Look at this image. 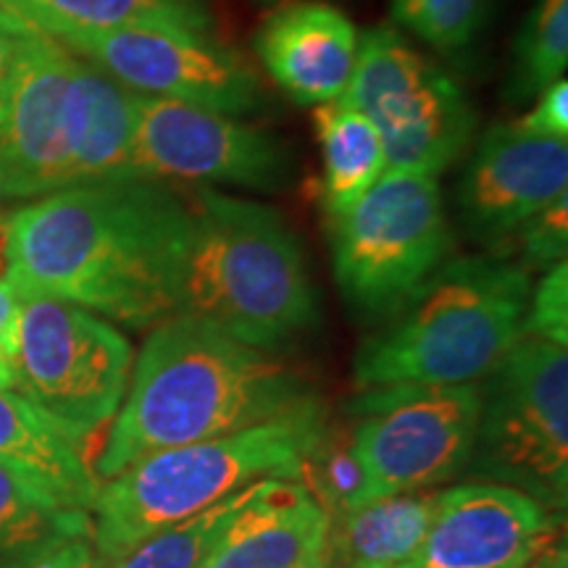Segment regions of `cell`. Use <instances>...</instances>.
I'll return each instance as SVG.
<instances>
[{
    "instance_id": "cell-1",
    "label": "cell",
    "mask_w": 568,
    "mask_h": 568,
    "mask_svg": "<svg viewBox=\"0 0 568 568\" xmlns=\"http://www.w3.org/2000/svg\"><path fill=\"white\" fill-rule=\"evenodd\" d=\"M190 205L161 182L116 180L42 195L9 216L6 280L130 329L180 314Z\"/></svg>"
},
{
    "instance_id": "cell-2",
    "label": "cell",
    "mask_w": 568,
    "mask_h": 568,
    "mask_svg": "<svg viewBox=\"0 0 568 568\" xmlns=\"http://www.w3.org/2000/svg\"><path fill=\"white\" fill-rule=\"evenodd\" d=\"M295 374L201 316L155 324L98 456L105 481L134 460L268 422L305 400Z\"/></svg>"
},
{
    "instance_id": "cell-3",
    "label": "cell",
    "mask_w": 568,
    "mask_h": 568,
    "mask_svg": "<svg viewBox=\"0 0 568 568\" xmlns=\"http://www.w3.org/2000/svg\"><path fill=\"white\" fill-rule=\"evenodd\" d=\"M132 130L134 92L30 27L0 88L3 197L132 180Z\"/></svg>"
},
{
    "instance_id": "cell-4",
    "label": "cell",
    "mask_w": 568,
    "mask_h": 568,
    "mask_svg": "<svg viewBox=\"0 0 568 568\" xmlns=\"http://www.w3.org/2000/svg\"><path fill=\"white\" fill-rule=\"evenodd\" d=\"M180 314L264 353L305 335L318 322V295L297 234L268 205L197 190Z\"/></svg>"
},
{
    "instance_id": "cell-5",
    "label": "cell",
    "mask_w": 568,
    "mask_h": 568,
    "mask_svg": "<svg viewBox=\"0 0 568 568\" xmlns=\"http://www.w3.org/2000/svg\"><path fill=\"white\" fill-rule=\"evenodd\" d=\"M314 397L268 422L134 460L98 487L90 508V542L105 566L142 539L216 506L253 481L297 479L301 464L326 432Z\"/></svg>"
},
{
    "instance_id": "cell-6",
    "label": "cell",
    "mask_w": 568,
    "mask_h": 568,
    "mask_svg": "<svg viewBox=\"0 0 568 568\" xmlns=\"http://www.w3.org/2000/svg\"><path fill=\"white\" fill-rule=\"evenodd\" d=\"M531 282L497 258L445 264L414 303L355 355V385H474L521 337Z\"/></svg>"
},
{
    "instance_id": "cell-7",
    "label": "cell",
    "mask_w": 568,
    "mask_h": 568,
    "mask_svg": "<svg viewBox=\"0 0 568 568\" xmlns=\"http://www.w3.org/2000/svg\"><path fill=\"white\" fill-rule=\"evenodd\" d=\"M332 222L335 280L347 301L372 318L400 316L453 247L443 190L429 174L387 169Z\"/></svg>"
},
{
    "instance_id": "cell-8",
    "label": "cell",
    "mask_w": 568,
    "mask_h": 568,
    "mask_svg": "<svg viewBox=\"0 0 568 568\" xmlns=\"http://www.w3.org/2000/svg\"><path fill=\"white\" fill-rule=\"evenodd\" d=\"M19 297L13 393L80 447L122 406L134 364L130 339L74 303Z\"/></svg>"
},
{
    "instance_id": "cell-9",
    "label": "cell",
    "mask_w": 568,
    "mask_h": 568,
    "mask_svg": "<svg viewBox=\"0 0 568 568\" xmlns=\"http://www.w3.org/2000/svg\"><path fill=\"white\" fill-rule=\"evenodd\" d=\"M481 393L474 466L552 514L568 500V353L521 335Z\"/></svg>"
},
{
    "instance_id": "cell-10",
    "label": "cell",
    "mask_w": 568,
    "mask_h": 568,
    "mask_svg": "<svg viewBox=\"0 0 568 568\" xmlns=\"http://www.w3.org/2000/svg\"><path fill=\"white\" fill-rule=\"evenodd\" d=\"M345 98L376 126L387 169L439 176L468 151L477 111L466 90L393 27L358 34Z\"/></svg>"
},
{
    "instance_id": "cell-11",
    "label": "cell",
    "mask_w": 568,
    "mask_h": 568,
    "mask_svg": "<svg viewBox=\"0 0 568 568\" xmlns=\"http://www.w3.org/2000/svg\"><path fill=\"white\" fill-rule=\"evenodd\" d=\"M347 429L364 474V503L422 493L471 460L481 414L477 385L372 387L351 406ZM361 503V506H364Z\"/></svg>"
},
{
    "instance_id": "cell-12",
    "label": "cell",
    "mask_w": 568,
    "mask_h": 568,
    "mask_svg": "<svg viewBox=\"0 0 568 568\" xmlns=\"http://www.w3.org/2000/svg\"><path fill=\"white\" fill-rule=\"evenodd\" d=\"M295 153L276 134L230 113L134 92L132 180L284 190Z\"/></svg>"
},
{
    "instance_id": "cell-13",
    "label": "cell",
    "mask_w": 568,
    "mask_h": 568,
    "mask_svg": "<svg viewBox=\"0 0 568 568\" xmlns=\"http://www.w3.org/2000/svg\"><path fill=\"white\" fill-rule=\"evenodd\" d=\"M67 48L140 95L169 98L230 116L258 111L264 103L251 63L205 32L130 27L67 42Z\"/></svg>"
},
{
    "instance_id": "cell-14",
    "label": "cell",
    "mask_w": 568,
    "mask_h": 568,
    "mask_svg": "<svg viewBox=\"0 0 568 568\" xmlns=\"http://www.w3.org/2000/svg\"><path fill=\"white\" fill-rule=\"evenodd\" d=\"M556 539V516L506 485H460L437 497L429 529L400 568H527Z\"/></svg>"
},
{
    "instance_id": "cell-15",
    "label": "cell",
    "mask_w": 568,
    "mask_h": 568,
    "mask_svg": "<svg viewBox=\"0 0 568 568\" xmlns=\"http://www.w3.org/2000/svg\"><path fill=\"white\" fill-rule=\"evenodd\" d=\"M568 193V142L495 124L477 142L458 184V211L479 243H500Z\"/></svg>"
},
{
    "instance_id": "cell-16",
    "label": "cell",
    "mask_w": 568,
    "mask_h": 568,
    "mask_svg": "<svg viewBox=\"0 0 568 568\" xmlns=\"http://www.w3.org/2000/svg\"><path fill=\"white\" fill-rule=\"evenodd\" d=\"M255 53L268 77L301 105H324L351 88L358 32L329 3H284L255 32Z\"/></svg>"
},
{
    "instance_id": "cell-17",
    "label": "cell",
    "mask_w": 568,
    "mask_h": 568,
    "mask_svg": "<svg viewBox=\"0 0 568 568\" xmlns=\"http://www.w3.org/2000/svg\"><path fill=\"white\" fill-rule=\"evenodd\" d=\"M329 516L293 479H272L230 529L203 568H322Z\"/></svg>"
},
{
    "instance_id": "cell-18",
    "label": "cell",
    "mask_w": 568,
    "mask_h": 568,
    "mask_svg": "<svg viewBox=\"0 0 568 568\" xmlns=\"http://www.w3.org/2000/svg\"><path fill=\"white\" fill-rule=\"evenodd\" d=\"M0 466L51 493L67 508L90 514L101 481L80 447L13 389H0Z\"/></svg>"
},
{
    "instance_id": "cell-19",
    "label": "cell",
    "mask_w": 568,
    "mask_h": 568,
    "mask_svg": "<svg viewBox=\"0 0 568 568\" xmlns=\"http://www.w3.org/2000/svg\"><path fill=\"white\" fill-rule=\"evenodd\" d=\"M439 493H403L329 516L322 568H400L418 550Z\"/></svg>"
},
{
    "instance_id": "cell-20",
    "label": "cell",
    "mask_w": 568,
    "mask_h": 568,
    "mask_svg": "<svg viewBox=\"0 0 568 568\" xmlns=\"http://www.w3.org/2000/svg\"><path fill=\"white\" fill-rule=\"evenodd\" d=\"M6 6L63 45L130 27L213 30L205 0H6Z\"/></svg>"
},
{
    "instance_id": "cell-21",
    "label": "cell",
    "mask_w": 568,
    "mask_h": 568,
    "mask_svg": "<svg viewBox=\"0 0 568 568\" xmlns=\"http://www.w3.org/2000/svg\"><path fill=\"white\" fill-rule=\"evenodd\" d=\"M316 138L322 148V203L332 219L353 209L387 172L385 142L376 126L347 98L316 105Z\"/></svg>"
},
{
    "instance_id": "cell-22",
    "label": "cell",
    "mask_w": 568,
    "mask_h": 568,
    "mask_svg": "<svg viewBox=\"0 0 568 568\" xmlns=\"http://www.w3.org/2000/svg\"><path fill=\"white\" fill-rule=\"evenodd\" d=\"M71 537H90V514L0 466V568H19Z\"/></svg>"
},
{
    "instance_id": "cell-23",
    "label": "cell",
    "mask_w": 568,
    "mask_h": 568,
    "mask_svg": "<svg viewBox=\"0 0 568 568\" xmlns=\"http://www.w3.org/2000/svg\"><path fill=\"white\" fill-rule=\"evenodd\" d=\"M268 481L272 479L253 481V485L224 497L216 506L184 518L174 527L155 531L153 537L142 539L138 548H132L116 564L105 568H203L219 539L230 529L234 516L245 506H251L255 497L268 487Z\"/></svg>"
},
{
    "instance_id": "cell-24",
    "label": "cell",
    "mask_w": 568,
    "mask_h": 568,
    "mask_svg": "<svg viewBox=\"0 0 568 568\" xmlns=\"http://www.w3.org/2000/svg\"><path fill=\"white\" fill-rule=\"evenodd\" d=\"M568 67V0H537L516 34L508 101L521 105L564 80Z\"/></svg>"
},
{
    "instance_id": "cell-25",
    "label": "cell",
    "mask_w": 568,
    "mask_h": 568,
    "mask_svg": "<svg viewBox=\"0 0 568 568\" xmlns=\"http://www.w3.org/2000/svg\"><path fill=\"white\" fill-rule=\"evenodd\" d=\"M493 0H393V21L445 55L468 51L485 30Z\"/></svg>"
},
{
    "instance_id": "cell-26",
    "label": "cell",
    "mask_w": 568,
    "mask_h": 568,
    "mask_svg": "<svg viewBox=\"0 0 568 568\" xmlns=\"http://www.w3.org/2000/svg\"><path fill=\"white\" fill-rule=\"evenodd\" d=\"M521 335L568 345V266L566 261L545 268L542 280L529 293Z\"/></svg>"
},
{
    "instance_id": "cell-27",
    "label": "cell",
    "mask_w": 568,
    "mask_h": 568,
    "mask_svg": "<svg viewBox=\"0 0 568 568\" xmlns=\"http://www.w3.org/2000/svg\"><path fill=\"white\" fill-rule=\"evenodd\" d=\"M518 232H521V253L529 268H550L566 261L568 193L545 205Z\"/></svg>"
},
{
    "instance_id": "cell-28",
    "label": "cell",
    "mask_w": 568,
    "mask_h": 568,
    "mask_svg": "<svg viewBox=\"0 0 568 568\" xmlns=\"http://www.w3.org/2000/svg\"><path fill=\"white\" fill-rule=\"evenodd\" d=\"M535 105L524 113L518 122V130L537 138L566 140L568 138V82L558 80L548 90L539 92Z\"/></svg>"
},
{
    "instance_id": "cell-29",
    "label": "cell",
    "mask_w": 568,
    "mask_h": 568,
    "mask_svg": "<svg viewBox=\"0 0 568 568\" xmlns=\"http://www.w3.org/2000/svg\"><path fill=\"white\" fill-rule=\"evenodd\" d=\"M19 303L21 297L9 280H0V389H13L19 345Z\"/></svg>"
},
{
    "instance_id": "cell-30",
    "label": "cell",
    "mask_w": 568,
    "mask_h": 568,
    "mask_svg": "<svg viewBox=\"0 0 568 568\" xmlns=\"http://www.w3.org/2000/svg\"><path fill=\"white\" fill-rule=\"evenodd\" d=\"M19 568H105L90 537H71L21 564Z\"/></svg>"
},
{
    "instance_id": "cell-31",
    "label": "cell",
    "mask_w": 568,
    "mask_h": 568,
    "mask_svg": "<svg viewBox=\"0 0 568 568\" xmlns=\"http://www.w3.org/2000/svg\"><path fill=\"white\" fill-rule=\"evenodd\" d=\"M30 27V21H24L9 6L0 3V88H3L6 77H9L13 67V59H17L19 42Z\"/></svg>"
},
{
    "instance_id": "cell-32",
    "label": "cell",
    "mask_w": 568,
    "mask_h": 568,
    "mask_svg": "<svg viewBox=\"0 0 568 568\" xmlns=\"http://www.w3.org/2000/svg\"><path fill=\"white\" fill-rule=\"evenodd\" d=\"M9 268V216L0 213V280H6Z\"/></svg>"
},
{
    "instance_id": "cell-33",
    "label": "cell",
    "mask_w": 568,
    "mask_h": 568,
    "mask_svg": "<svg viewBox=\"0 0 568 568\" xmlns=\"http://www.w3.org/2000/svg\"><path fill=\"white\" fill-rule=\"evenodd\" d=\"M264 3H280V0H264Z\"/></svg>"
},
{
    "instance_id": "cell-34",
    "label": "cell",
    "mask_w": 568,
    "mask_h": 568,
    "mask_svg": "<svg viewBox=\"0 0 568 568\" xmlns=\"http://www.w3.org/2000/svg\"><path fill=\"white\" fill-rule=\"evenodd\" d=\"M0 201H3V190H0Z\"/></svg>"
},
{
    "instance_id": "cell-35",
    "label": "cell",
    "mask_w": 568,
    "mask_h": 568,
    "mask_svg": "<svg viewBox=\"0 0 568 568\" xmlns=\"http://www.w3.org/2000/svg\"><path fill=\"white\" fill-rule=\"evenodd\" d=\"M0 3H3V6H6V0H0Z\"/></svg>"
},
{
    "instance_id": "cell-36",
    "label": "cell",
    "mask_w": 568,
    "mask_h": 568,
    "mask_svg": "<svg viewBox=\"0 0 568 568\" xmlns=\"http://www.w3.org/2000/svg\"><path fill=\"white\" fill-rule=\"evenodd\" d=\"M527 568H529V566H527Z\"/></svg>"
}]
</instances>
